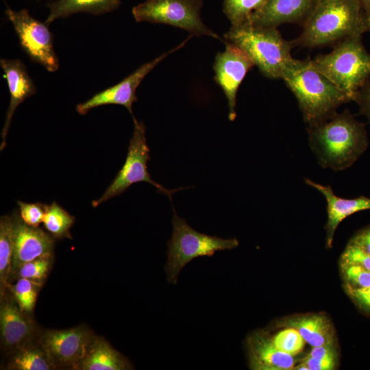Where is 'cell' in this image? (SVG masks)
I'll list each match as a JSON object with an SVG mask.
<instances>
[{"mask_svg": "<svg viewBox=\"0 0 370 370\" xmlns=\"http://www.w3.org/2000/svg\"><path fill=\"white\" fill-rule=\"evenodd\" d=\"M309 145L319 164L334 171L351 166L368 145L364 123L348 110L335 113L327 120L308 126Z\"/></svg>", "mask_w": 370, "mask_h": 370, "instance_id": "1", "label": "cell"}, {"mask_svg": "<svg viewBox=\"0 0 370 370\" xmlns=\"http://www.w3.org/2000/svg\"><path fill=\"white\" fill-rule=\"evenodd\" d=\"M302 26L293 47H320L370 32L360 0H319Z\"/></svg>", "mask_w": 370, "mask_h": 370, "instance_id": "2", "label": "cell"}, {"mask_svg": "<svg viewBox=\"0 0 370 370\" xmlns=\"http://www.w3.org/2000/svg\"><path fill=\"white\" fill-rule=\"evenodd\" d=\"M282 79L295 95L308 126L327 120L341 105L352 101L313 66L310 58L295 59Z\"/></svg>", "mask_w": 370, "mask_h": 370, "instance_id": "3", "label": "cell"}, {"mask_svg": "<svg viewBox=\"0 0 370 370\" xmlns=\"http://www.w3.org/2000/svg\"><path fill=\"white\" fill-rule=\"evenodd\" d=\"M225 41L242 49L260 73L269 79H282L295 58L291 42L284 40L277 27H266L245 23L231 25Z\"/></svg>", "mask_w": 370, "mask_h": 370, "instance_id": "4", "label": "cell"}, {"mask_svg": "<svg viewBox=\"0 0 370 370\" xmlns=\"http://www.w3.org/2000/svg\"><path fill=\"white\" fill-rule=\"evenodd\" d=\"M313 66L346 94L351 101L370 78V53L362 36L347 38L332 51L311 59Z\"/></svg>", "mask_w": 370, "mask_h": 370, "instance_id": "5", "label": "cell"}, {"mask_svg": "<svg viewBox=\"0 0 370 370\" xmlns=\"http://www.w3.org/2000/svg\"><path fill=\"white\" fill-rule=\"evenodd\" d=\"M173 233L167 243V262L165 266L167 280L177 282L181 270L193 259L212 256L217 251L232 249L238 245L235 238H222L199 232L192 228L174 210Z\"/></svg>", "mask_w": 370, "mask_h": 370, "instance_id": "6", "label": "cell"}, {"mask_svg": "<svg viewBox=\"0 0 370 370\" xmlns=\"http://www.w3.org/2000/svg\"><path fill=\"white\" fill-rule=\"evenodd\" d=\"M134 132L130 140L125 161L117 175L103 194L92 201L94 208L108 199L124 193L133 184L145 182L151 184L161 193L169 197L172 202V195L182 189L169 190L153 181L147 170V162L151 160L149 148L147 143L145 127L133 116Z\"/></svg>", "mask_w": 370, "mask_h": 370, "instance_id": "7", "label": "cell"}, {"mask_svg": "<svg viewBox=\"0 0 370 370\" xmlns=\"http://www.w3.org/2000/svg\"><path fill=\"white\" fill-rule=\"evenodd\" d=\"M201 0H147L132 9L137 22L162 23L186 30L192 36L220 37L200 17Z\"/></svg>", "mask_w": 370, "mask_h": 370, "instance_id": "8", "label": "cell"}, {"mask_svg": "<svg viewBox=\"0 0 370 370\" xmlns=\"http://www.w3.org/2000/svg\"><path fill=\"white\" fill-rule=\"evenodd\" d=\"M5 14L29 58L50 72L57 71L59 61L47 25L32 17L26 9L16 12L7 8Z\"/></svg>", "mask_w": 370, "mask_h": 370, "instance_id": "9", "label": "cell"}, {"mask_svg": "<svg viewBox=\"0 0 370 370\" xmlns=\"http://www.w3.org/2000/svg\"><path fill=\"white\" fill-rule=\"evenodd\" d=\"M95 336L85 325L65 330H45L38 341L56 369H75L86 356Z\"/></svg>", "mask_w": 370, "mask_h": 370, "instance_id": "10", "label": "cell"}, {"mask_svg": "<svg viewBox=\"0 0 370 370\" xmlns=\"http://www.w3.org/2000/svg\"><path fill=\"white\" fill-rule=\"evenodd\" d=\"M0 303L1 345L3 351L10 355L37 341L41 331L32 314L22 310L8 291Z\"/></svg>", "mask_w": 370, "mask_h": 370, "instance_id": "11", "label": "cell"}, {"mask_svg": "<svg viewBox=\"0 0 370 370\" xmlns=\"http://www.w3.org/2000/svg\"><path fill=\"white\" fill-rule=\"evenodd\" d=\"M223 42L225 49L217 54L213 69L214 79L223 90L227 101L229 120L233 121L236 117L238 88L254 64L242 49L229 42L224 40Z\"/></svg>", "mask_w": 370, "mask_h": 370, "instance_id": "12", "label": "cell"}, {"mask_svg": "<svg viewBox=\"0 0 370 370\" xmlns=\"http://www.w3.org/2000/svg\"><path fill=\"white\" fill-rule=\"evenodd\" d=\"M190 38V36L173 49L162 54L152 61L143 64L119 84L98 92L87 101L77 104L76 106L77 112L79 114L85 115L90 110L96 107L116 104L125 106L133 116L132 104L137 101L136 91L143 79L167 56L184 46Z\"/></svg>", "mask_w": 370, "mask_h": 370, "instance_id": "13", "label": "cell"}, {"mask_svg": "<svg viewBox=\"0 0 370 370\" xmlns=\"http://www.w3.org/2000/svg\"><path fill=\"white\" fill-rule=\"evenodd\" d=\"M12 217L13 249L10 277L25 263L38 258H53L54 247V238L49 233L26 224L16 212Z\"/></svg>", "mask_w": 370, "mask_h": 370, "instance_id": "14", "label": "cell"}, {"mask_svg": "<svg viewBox=\"0 0 370 370\" xmlns=\"http://www.w3.org/2000/svg\"><path fill=\"white\" fill-rule=\"evenodd\" d=\"M319 0H268L248 22L254 25L277 27L283 23L303 25Z\"/></svg>", "mask_w": 370, "mask_h": 370, "instance_id": "15", "label": "cell"}, {"mask_svg": "<svg viewBox=\"0 0 370 370\" xmlns=\"http://www.w3.org/2000/svg\"><path fill=\"white\" fill-rule=\"evenodd\" d=\"M0 64L4 72L10 95V104L1 132V151L5 146V138L16 108L27 98L34 95L36 88L24 64L20 60L1 59Z\"/></svg>", "mask_w": 370, "mask_h": 370, "instance_id": "16", "label": "cell"}, {"mask_svg": "<svg viewBox=\"0 0 370 370\" xmlns=\"http://www.w3.org/2000/svg\"><path fill=\"white\" fill-rule=\"evenodd\" d=\"M305 182L319 191L325 198L328 214L325 225L328 247H331L335 231L343 219L356 212L370 210L369 197L360 196L354 199H344L336 195L330 185L323 186L308 178L305 179Z\"/></svg>", "mask_w": 370, "mask_h": 370, "instance_id": "17", "label": "cell"}, {"mask_svg": "<svg viewBox=\"0 0 370 370\" xmlns=\"http://www.w3.org/2000/svg\"><path fill=\"white\" fill-rule=\"evenodd\" d=\"M249 367L255 370H289L295 366L294 356L276 348L269 336L254 332L247 340Z\"/></svg>", "mask_w": 370, "mask_h": 370, "instance_id": "18", "label": "cell"}, {"mask_svg": "<svg viewBox=\"0 0 370 370\" xmlns=\"http://www.w3.org/2000/svg\"><path fill=\"white\" fill-rule=\"evenodd\" d=\"M129 360L114 349L102 337L95 336L86 356L77 365V370L132 369Z\"/></svg>", "mask_w": 370, "mask_h": 370, "instance_id": "19", "label": "cell"}, {"mask_svg": "<svg viewBox=\"0 0 370 370\" xmlns=\"http://www.w3.org/2000/svg\"><path fill=\"white\" fill-rule=\"evenodd\" d=\"M286 325L299 331L312 347L334 345V331L328 319L319 314L301 316L288 320Z\"/></svg>", "mask_w": 370, "mask_h": 370, "instance_id": "20", "label": "cell"}, {"mask_svg": "<svg viewBox=\"0 0 370 370\" xmlns=\"http://www.w3.org/2000/svg\"><path fill=\"white\" fill-rule=\"evenodd\" d=\"M121 0H58L49 5V14L45 22L50 25L56 19L77 12L101 14L117 8Z\"/></svg>", "mask_w": 370, "mask_h": 370, "instance_id": "21", "label": "cell"}, {"mask_svg": "<svg viewBox=\"0 0 370 370\" xmlns=\"http://www.w3.org/2000/svg\"><path fill=\"white\" fill-rule=\"evenodd\" d=\"M9 356L5 369L8 370H53L55 367L38 339L26 345Z\"/></svg>", "mask_w": 370, "mask_h": 370, "instance_id": "22", "label": "cell"}, {"mask_svg": "<svg viewBox=\"0 0 370 370\" xmlns=\"http://www.w3.org/2000/svg\"><path fill=\"white\" fill-rule=\"evenodd\" d=\"M13 217L5 215L0 219V299L8 291L12 268L13 249Z\"/></svg>", "mask_w": 370, "mask_h": 370, "instance_id": "23", "label": "cell"}, {"mask_svg": "<svg viewBox=\"0 0 370 370\" xmlns=\"http://www.w3.org/2000/svg\"><path fill=\"white\" fill-rule=\"evenodd\" d=\"M75 222V217L62 208L56 201L45 204L43 225L54 238H71L70 229Z\"/></svg>", "mask_w": 370, "mask_h": 370, "instance_id": "24", "label": "cell"}, {"mask_svg": "<svg viewBox=\"0 0 370 370\" xmlns=\"http://www.w3.org/2000/svg\"><path fill=\"white\" fill-rule=\"evenodd\" d=\"M42 286L36 282L21 278L16 280L15 283H10L8 291L22 310L32 314Z\"/></svg>", "mask_w": 370, "mask_h": 370, "instance_id": "25", "label": "cell"}, {"mask_svg": "<svg viewBox=\"0 0 370 370\" xmlns=\"http://www.w3.org/2000/svg\"><path fill=\"white\" fill-rule=\"evenodd\" d=\"M267 1L223 0V11L231 25H238L248 22L250 16L261 10Z\"/></svg>", "mask_w": 370, "mask_h": 370, "instance_id": "26", "label": "cell"}, {"mask_svg": "<svg viewBox=\"0 0 370 370\" xmlns=\"http://www.w3.org/2000/svg\"><path fill=\"white\" fill-rule=\"evenodd\" d=\"M52 259L42 258L23 264L10 277L9 284L24 278L43 284L51 268Z\"/></svg>", "mask_w": 370, "mask_h": 370, "instance_id": "27", "label": "cell"}, {"mask_svg": "<svg viewBox=\"0 0 370 370\" xmlns=\"http://www.w3.org/2000/svg\"><path fill=\"white\" fill-rule=\"evenodd\" d=\"M268 336L276 348L293 356L299 354L306 343L299 331L291 327L280 330L273 336Z\"/></svg>", "mask_w": 370, "mask_h": 370, "instance_id": "28", "label": "cell"}, {"mask_svg": "<svg viewBox=\"0 0 370 370\" xmlns=\"http://www.w3.org/2000/svg\"><path fill=\"white\" fill-rule=\"evenodd\" d=\"M346 285L353 288L370 286V271L356 264H341Z\"/></svg>", "mask_w": 370, "mask_h": 370, "instance_id": "29", "label": "cell"}, {"mask_svg": "<svg viewBox=\"0 0 370 370\" xmlns=\"http://www.w3.org/2000/svg\"><path fill=\"white\" fill-rule=\"evenodd\" d=\"M19 216L26 224L38 227L42 223L45 214V204L41 203H25L18 201Z\"/></svg>", "mask_w": 370, "mask_h": 370, "instance_id": "30", "label": "cell"}, {"mask_svg": "<svg viewBox=\"0 0 370 370\" xmlns=\"http://www.w3.org/2000/svg\"><path fill=\"white\" fill-rule=\"evenodd\" d=\"M341 264H356L370 271V255L349 242L342 254Z\"/></svg>", "mask_w": 370, "mask_h": 370, "instance_id": "31", "label": "cell"}, {"mask_svg": "<svg viewBox=\"0 0 370 370\" xmlns=\"http://www.w3.org/2000/svg\"><path fill=\"white\" fill-rule=\"evenodd\" d=\"M346 291L361 309L370 313V286L357 288L346 285Z\"/></svg>", "mask_w": 370, "mask_h": 370, "instance_id": "32", "label": "cell"}, {"mask_svg": "<svg viewBox=\"0 0 370 370\" xmlns=\"http://www.w3.org/2000/svg\"><path fill=\"white\" fill-rule=\"evenodd\" d=\"M354 101L357 103L360 114L365 115L370 123V78L356 92Z\"/></svg>", "mask_w": 370, "mask_h": 370, "instance_id": "33", "label": "cell"}, {"mask_svg": "<svg viewBox=\"0 0 370 370\" xmlns=\"http://www.w3.org/2000/svg\"><path fill=\"white\" fill-rule=\"evenodd\" d=\"M308 370H332L336 366V359H317L306 356L301 362Z\"/></svg>", "mask_w": 370, "mask_h": 370, "instance_id": "34", "label": "cell"}, {"mask_svg": "<svg viewBox=\"0 0 370 370\" xmlns=\"http://www.w3.org/2000/svg\"><path fill=\"white\" fill-rule=\"evenodd\" d=\"M308 356L317 359H336V351L334 345L313 347Z\"/></svg>", "mask_w": 370, "mask_h": 370, "instance_id": "35", "label": "cell"}, {"mask_svg": "<svg viewBox=\"0 0 370 370\" xmlns=\"http://www.w3.org/2000/svg\"><path fill=\"white\" fill-rule=\"evenodd\" d=\"M350 242L370 255V226L358 232Z\"/></svg>", "mask_w": 370, "mask_h": 370, "instance_id": "36", "label": "cell"}, {"mask_svg": "<svg viewBox=\"0 0 370 370\" xmlns=\"http://www.w3.org/2000/svg\"><path fill=\"white\" fill-rule=\"evenodd\" d=\"M366 17L370 24V0H360Z\"/></svg>", "mask_w": 370, "mask_h": 370, "instance_id": "37", "label": "cell"}]
</instances>
